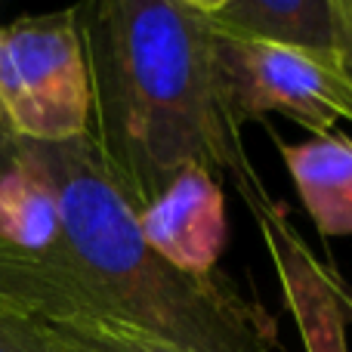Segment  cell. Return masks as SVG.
I'll list each match as a JSON object with an SVG mask.
<instances>
[{
	"label": "cell",
	"instance_id": "obj_12",
	"mask_svg": "<svg viewBox=\"0 0 352 352\" xmlns=\"http://www.w3.org/2000/svg\"><path fill=\"white\" fill-rule=\"evenodd\" d=\"M334 3V31H337V59L352 74V0H331Z\"/></svg>",
	"mask_w": 352,
	"mask_h": 352
},
{
	"label": "cell",
	"instance_id": "obj_7",
	"mask_svg": "<svg viewBox=\"0 0 352 352\" xmlns=\"http://www.w3.org/2000/svg\"><path fill=\"white\" fill-rule=\"evenodd\" d=\"M0 300L25 312L53 352H188L124 318L28 287H0Z\"/></svg>",
	"mask_w": 352,
	"mask_h": 352
},
{
	"label": "cell",
	"instance_id": "obj_1",
	"mask_svg": "<svg viewBox=\"0 0 352 352\" xmlns=\"http://www.w3.org/2000/svg\"><path fill=\"white\" fill-rule=\"evenodd\" d=\"M90 74V142L136 213L188 167L269 204L201 0H102L74 10Z\"/></svg>",
	"mask_w": 352,
	"mask_h": 352
},
{
	"label": "cell",
	"instance_id": "obj_5",
	"mask_svg": "<svg viewBox=\"0 0 352 352\" xmlns=\"http://www.w3.org/2000/svg\"><path fill=\"white\" fill-rule=\"evenodd\" d=\"M250 217L260 226L263 244L278 275L281 297L294 316L303 352H349L337 275L306 248L278 201L250 207Z\"/></svg>",
	"mask_w": 352,
	"mask_h": 352
},
{
	"label": "cell",
	"instance_id": "obj_14",
	"mask_svg": "<svg viewBox=\"0 0 352 352\" xmlns=\"http://www.w3.org/2000/svg\"><path fill=\"white\" fill-rule=\"evenodd\" d=\"M337 287H340V300H343V306H349V309H352V294L346 291V285H343L340 278H337Z\"/></svg>",
	"mask_w": 352,
	"mask_h": 352
},
{
	"label": "cell",
	"instance_id": "obj_3",
	"mask_svg": "<svg viewBox=\"0 0 352 352\" xmlns=\"http://www.w3.org/2000/svg\"><path fill=\"white\" fill-rule=\"evenodd\" d=\"M0 109L19 142L53 146L90 133V74L74 10L3 28Z\"/></svg>",
	"mask_w": 352,
	"mask_h": 352
},
{
	"label": "cell",
	"instance_id": "obj_4",
	"mask_svg": "<svg viewBox=\"0 0 352 352\" xmlns=\"http://www.w3.org/2000/svg\"><path fill=\"white\" fill-rule=\"evenodd\" d=\"M217 59L241 124L269 111L312 136L334 133L337 121L352 124V74L337 53L217 34Z\"/></svg>",
	"mask_w": 352,
	"mask_h": 352
},
{
	"label": "cell",
	"instance_id": "obj_13",
	"mask_svg": "<svg viewBox=\"0 0 352 352\" xmlns=\"http://www.w3.org/2000/svg\"><path fill=\"white\" fill-rule=\"evenodd\" d=\"M19 155H22V142H19L16 136H12V130L0 121V176L16 167Z\"/></svg>",
	"mask_w": 352,
	"mask_h": 352
},
{
	"label": "cell",
	"instance_id": "obj_2",
	"mask_svg": "<svg viewBox=\"0 0 352 352\" xmlns=\"http://www.w3.org/2000/svg\"><path fill=\"white\" fill-rule=\"evenodd\" d=\"M25 148L56 186L62 241L43 256L0 244V287L124 318L188 352H278L275 318L229 275H188L148 248L90 136Z\"/></svg>",
	"mask_w": 352,
	"mask_h": 352
},
{
	"label": "cell",
	"instance_id": "obj_9",
	"mask_svg": "<svg viewBox=\"0 0 352 352\" xmlns=\"http://www.w3.org/2000/svg\"><path fill=\"white\" fill-rule=\"evenodd\" d=\"M213 31L235 41L285 43V47L334 53V3L331 0H201Z\"/></svg>",
	"mask_w": 352,
	"mask_h": 352
},
{
	"label": "cell",
	"instance_id": "obj_15",
	"mask_svg": "<svg viewBox=\"0 0 352 352\" xmlns=\"http://www.w3.org/2000/svg\"><path fill=\"white\" fill-rule=\"evenodd\" d=\"M0 37H3V28H0ZM0 121H3V109H0ZM6 124V121H3Z\"/></svg>",
	"mask_w": 352,
	"mask_h": 352
},
{
	"label": "cell",
	"instance_id": "obj_6",
	"mask_svg": "<svg viewBox=\"0 0 352 352\" xmlns=\"http://www.w3.org/2000/svg\"><path fill=\"white\" fill-rule=\"evenodd\" d=\"M146 244L188 275H210L226 248V195L201 167L173 176L155 201L136 213Z\"/></svg>",
	"mask_w": 352,
	"mask_h": 352
},
{
	"label": "cell",
	"instance_id": "obj_8",
	"mask_svg": "<svg viewBox=\"0 0 352 352\" xmlns=\"http://www.w3.org/2000/svg\"><path fill=\"white\" fill-rule=\"evenodd\" d=\"M278 152L318 235H352V140L343 133L281 142Z\"/></svg>",
	"mask_w": 352,
	"mask_h": 352
},
{
	"label": "cell",
	"instance_id": "obj_10",
	"mask_svg": "<svg viewBox=\"0 0 352 352\" xmlns=\"http://www.w3.org/2000/svg\"><path fill=\"white\" fill-rule=\"evenodd\" d=\"M59 241L62 213L56 186L22 142L16 167L0 176V244L43 256L53 254Z\"/></svg>",
	"mask_w": 352,
	"mask_h": 352
},
{
	"label": "cell",
	"instance_id": "obj_11",
	"mask_svg": "<svg viewBox=\"0 0 352 352\" xmlns=\"http://www.w3.org/2000/svg\"><path fill=\"white\" fill-rule=\"evenodd\" d=\"M0 352H53V346L25 312L0 300Z\"/></svg>",
	"mask_w": 352,
	"mask_h": 352
}]
</instances>
